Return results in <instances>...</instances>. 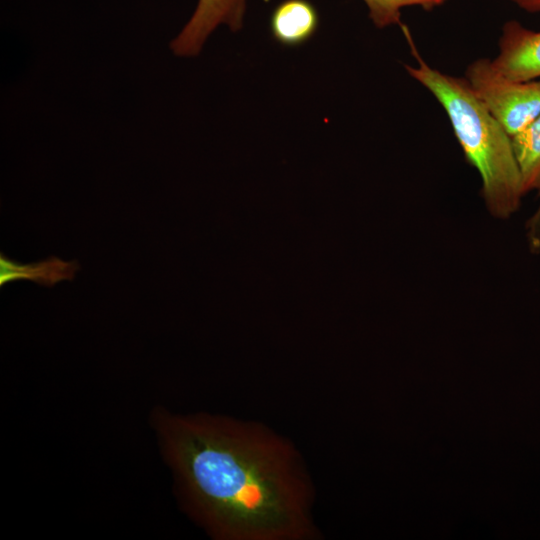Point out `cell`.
<instances>
[{
	"label": "cell",
	"mask_w": 540,
	"mask_h": 540,
	"mask_svg": "<svg viewBox=\"0 0 540 540\" xmlns=\"http://www.w3.org/2000/svg\"><path fill=\"white\" fill-rule=\"evenodd\" d=\"M245 10L246 0H198L190 19L171 41L172 52L182 57L198 55L218 26L240 30Z\"/></svg>",
	"instance_id": "4"
},
{
	"label": "cell",
	"mask_w": 540,
	"mask_h": 540,
	"mask_svg": "<svg viewBox=\"0 0 540 540\" xmlns=\"http://www.w3.org/2000/svg\"><path fill=\"white\" fill-rule=\"evenodd\" d=\"M401 27L416 60V65H405L406 71L447 113L465 156L480 174L488 210L498 218L509 217L525 194L511 136L477 98L465 77L431 67L419 54L409 29Z\"/></svg>",
	"instance_id": "2"
},
{
	"label": "cell",
	"mask_w": 540,
	"mask_h": 540,
	"mask_svg": "<svg viewBox=\"0 0 540 540\" xmlns=\"http://www.w3.org/2000/svg\"><path fill=\"white\" fill-rule=\"evenodd\" d=\"M465 79L510 136L540 115V78L511 80L496 70L491 59L479 58L468 65Z\"/></svg>",
	"instance_id": "3"
},
{
	"label": "cell",
	"mask_w": 540,
	"mask_h": 540,
	"mask_svg": "<svg viewBox=\"0 0 540 540\" xmlns=\"http://www.w3.org/2000/svg\"><path fill=\"white\" fill-rule=\"evenodd\" d=\"M368 7L369 17L377 28L402 25L401 10L418 6L426 11L443 5L448 0H363Z\"/></svg>",
	"instance_id": "9"
},
{
	"label": "cell",
	"mask_w": 540,
	"mask_h": 540,
	"mask_svg": "<svg viewBox=\"0 0 540 540\" xmlns=\"http://www.w3.org/2000/svg\"><path fill=\"white\" fill-rule=\"evenodd\" d=\"M538 189H539V191H540V185H539Z\"/></svg>",
	"instance_id": "11"
},
{
	"label": "cell",
	"mask_w": 540,
	"mask_h": 540,
	"mask_svg": "<svg viewBox=\"0 0 540 540\" xmlns=\"http://www.w3.org/2000/svg\"><path fill=\"white\" fill-rule=\"evenodd\" d=\"M165 455L188 503L215 536L297 540L315 535L310 486L283 439L208 415H157Z\"/></svg>",
	"instance_id": "1"
},
{
	"label": "cell",
	"mask_w": 540,
	"mask_h": 540,
	"mask_svg": "<svg viewBox=\"0 0 540 540\" xmlns=\"http://www.w3.org/2000/svg\"><path fill=\"white\" fill-rule=\"evenodd\" d=\"M511 140L526 193L540 185V115Z\"/></svg>",
	"instance_id": "8"
},
{
	"label": "cell",
	"mask_w": 540,
	"mask_h": 540,
	"mask_svg": "<svg viewBox=\"0 0 540 540\" xmlns=\"http://www.w3.org/2000/svg\"><path fill=\"white\" fill-rule=\"evenodd\" d=\"M529 13H540V0H510Z\"/></svg>",
	"instance_id": "10"
},
{
	"label": "cell",
	"mask_w": 540,
	"mask_h": 540,
	"mask_svg": "<svg viewBox=\"0 0 540 540\" xmlns=\"http://www.w3.org/2000/svg\"><path fill=\"white\" fill-rule=\"evenodd\" d=\"M79 270L77 261H64L52 256L45 260L22 264L0 255V285L10 282L27 280L39 285L52 287L58 282L73 280Z\"/></svg>",
	"instance_id": "7"
},
{
	"label": "cell",
	"mask_w": 540,
	"mask_h": 540,
	"mask_svg": "<svg viewBox=\"0 0 540 540\" xmlns=\"http://www.w3.org/2000/svg\"><path fill=\"white\" fill-rule=\"evenodd\" d=\"M318 14L307 0H285L273 11L270 27L276 41L297 46L310 39L318 27Z\"/></svg>",
	"instance_id": "6"
},
{
	"label": "cell",
	"mask_w": 540,
	"mask_h": 540,
	"mask_svg": "<svg viewBox=\"0 0 540 540\" xmlns=\"http://www.w3.org/2000/svg\"><path fill=\"white\" fill-rule=\"evenodd\" d=\"M498 72L515 81L540 78V31L531 30L516 20L504 23L498 54L491 60Z\"/></svg>",
	"instance_id": "5"
}]
</instances>
